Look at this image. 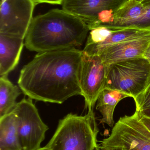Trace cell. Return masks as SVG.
I'll return each mask as SVG.
<instances>
[{"instance_id":"cell-1","label":"cell","mask_w":150,"mask_h":150,"mask_svg":"<svg viewBox=\"0 0 150 150\" xmlns=\"http://www.w3.org/2000/svg\"><path fill=\"white\" fill-rule=\"evenodd\" d=\"M82 55L76 48L38 53L20 71L19 88L32 99L56 104L82 95Z\"/></svg>"},{"instance_id":"cell-2","label":"cell","mask_w":150,"mask_h":150,"mask_svg":"<svg viewBox=\"0 0 150 150\" xmlns=\"http://www.w3.org/2000/svg\"><path fill=\"white\" fill-rule=\"evenodd\" d=\"M90 31L79 18L63 9H53L33 18L24 45L38 53L76 48L83 45Z\"/></svg>"},{"instance_id":"cell-3","label":"cell","mask_w":150,"mask_h":150,"mask_svg":"<svg viewBox=\"0 0 150 150\" xmlns=\"http://www.w3.org/2000/svg\"><path fill=\"white\" fill-rule=\"evenodd\" d=\"M99 131L93 109L83 116L68 114L60 120L46 146L51 150H100Z\"/></svg>"},{"instance_id":"cell-4","label":"cell","mask_w":150,"mask_h":150,"mask_svg":"<svg viewBox=\"0 0 150 150\" xmlns=\"http://www.w3.org/2000/svg\"><path fill=\"white\" fill-rule=\"evenodd\" d=\"M106 67L105 88L122 92L134 99L146 89L150 75V63L144 57L126 60Z\"/></svg>"},{"instance_id":"cell-5","label":"cell","mask_w":150,"mask_h":150,"mask_svg":"<svg viewBox=\"0 0 150 150\" xmlns=\"http://www.w3.org/2000/svg\"><path fill=\"white\" fill-rule=\"evenodd\" d=\"M99 145L101 150H150V131L136 111L133 115L121 117Z\"/></svg>"},{"instance_id":"cell-6","label":"cell","mask_w":150,"mask_h":150,"mask_svg":"<svg viewBox=\"0 0 150 150\" xmlns=\"http://www.w3.org/2000/svg\"><path fill=\"white\" fill-rule=\"evenodd\" d=\"M16 119L18 142L21 150H37L45 140L48 127L41 120L32 99L24 98L12 111Z\"/></svg>"},{"instance_id":"cell-7","label":"cell","mask_w":150,"mask_h":150,"mask_svg":"<svg viewBox=\"0 0 150 150\" xmlns=\"http://www.w3.org/2000/svg\"><path fill=\"white\" fill-rule=\"evenodd\" d=\"M35 6L32 0H1L0 33L25 39Z\"/></svg>"},{"instance_id":"cell-8","label":"cell","mask_w":150,"mask_h":150,"mask_svg":"<svg viewBox=\"0 0 150 150\" xmlns=\"http://www.w3.org/2000/svg\"><path fill=\"white\" fill-rule=\"evenodd\" d=\"M107 67L99 55H91L82 51L80 85L85 107L93 109L100 94L105 88Z\"/></svg>"},{"instance_id":"cell-9","label":"cell","mask_w":150,"mask_h":150,"mask_svg":"<svg viewBox=\"0 0 150 150\" xmlns=\"http://www.w3.org/2000/svg\"><path fill=\"white\" fill-rule=\"evenodd\" d=\"M128 0H63L62 9L82 19L94 28L98 15L104 11H116Z\"/></svg>"},{"instance_id":"cell-10","label":"cell","mask_w":150,"mask_h":150,"mask_svg":"<svg viewBox=\"0 0 150 150\" xmlns=\"http://www.w3.org/2000/svg\"><path fill=\"white\" fill-rule=\"evenodd\" d=\"M150 43V34L142 38L121 42L105 49L99 56L105 65L143 57Z\"/></svg>"},{"instance_id":"cell-11","label":"cell","mask_w":150,"mask_h":150,"mask_svg":"<svg viewBox=\"0 0 150 150\" xmlns=\"http://www.w3.org/2000/svg\"><path fill=\"white\" fill-rule=\"evenodd\" d=\"M24 39L0 33V76H7L20 59Z\"/></svg>"},{"instance_id":"cell-12","label":"cell","mask_w":150,"mask_h":150,"mask_svg":"<svg viewBox=\"0 0 150 150\" xmlns=\"http://www.w3.org/2000/svg\"><path fill=\"white\" fill-rule=\"evenodd\" d=\"M113 32L105 41L85 45L83 52L91 55H99L105 49L113 45L142 38L150 34V31L137 29H112Z\"/></svg>"},{"instance_id":"cell-13","label":"cell","mask_w":150,"mask_h":150,"mask_svg":"<svg viewBox=\"0 0 150 150\" xmlns=\"http://www.w3.org/2000/svg\"><path fill=\"white\" fill-rule=\"evenodd\" d=\"M128 97L130 96L120 91L108 88L104 89L98 98L96 107L102 115L100 123L112 127L114 124V112L116 105L121 100Z\"/></svg>"},{"instance_id":"cell-14","label":"cell","mask_w":150,"mask_h":150,"mask_svg":"<svg viewBox=\"0 0 150 150\" xmlns=\"http://www.w3.org/2000/svg\"><path fill=\"white\" fill-rule=\"evenodd\" d=\"M145 11V7L136 0H128L114 11L113 22L100 26L119 29L122 26L140 18Z\"/></svg>"},{"instance_id":"cell-15","label":"cell","mask_w":150,"mask_h":150,"mask_svg":"<svg viewBox=\"0 0 150 150\" xmlns=\"http://www.w3.org/2000/svg\"><path fill=\"white\" fill-rule=\"evenodd\" d=\"M0 150H21L18 137L16 119L12 112L0 118Z\"/></svg>"},{"instance_id":"cell-16","label":"cell","mask_w":150,"mask_h":150,"mask_svg":"<svg viewBox=\"0 0 150 150\" xmlns=\"http://www.w3.org/2000/svg\"><path fill=\"white\" fill-rule=\"evenodd\" d=\"M21 93L18 87L13 84L7 76L0 77V118L13 111L17 104V98Z\"/></svg>"},{"instance_id":"cell-17","label":"cell","mask_w":150,"mask_h":150,"mask_svg":"<svg viewBox=\"0 0 150 150\" xmlns=\"http://www.w3.org/2000/svg\"><path fill=\"white\" fill-rule=\"evenodd\" d=\"M144 6L145 11L142 16L123 25L119 29L130 28L150 31V5Z\"/></svg>"},{"instance_id":"cell-18","label":"cell","mask_w":150,"mask_h":150,"mask_svg":"<svg viewBox=\"0 0 150 150\" xmlns=\"http://www.w3.org/2000/svg\"><path fill=\"white\" fill-rule=\"evenodd\" d=\"M113 30L104 26H99L91 30L85 45H91L105 41L112 34Z\"/></svg>"},{"instance_id":"cell-19","label":"cell","mask_w":150,"mask_h":150,"mask_svg":"<svg viewBox=\"0 0 150 150\" xmlns=\"http://www.w3.org/2000/svg\"><path fill=\"white\" fill-rule=\"evenodd\" d=\"M134 100L137 112L150 108V89H145Z\"/></svg>"},{"instance_id":"cell-20","label":"cell","mask_w":150,"mask_h":150,"mask_svg":"<svg viewBox=\"0 0 150 150\" xmlns=\"http://www.w3.org/2000/svg\"><path fill=\"white\" fill-rule=\"evenodd\" d=\"M36 4L41 3H48L53 4H62L63 0H32Z\"/></svg>"},{"instance_id":"cell-21","label":"cell","mask_w":150,"mask_h":150,"mask_svg":"<svg viewBox=\"0 0 150 150\" xmlns=\"http://www.w3.org/2000/svg\"><path fill=\"white\" fill-rule=\"evenodd\" d=\"M138 113L139 114V117H140L141 121L144 124V125L149 129V130L150 131V118L140 114L138 112Z\"/></svg>"},{"instance_id":"cell-22","label":"cell","mask_w":150,"mask_h":150,"mask_svg":"<svg viewBox=\"0 0 150 150\" xmlns=\"http://www.w3.org/2000/svg\"><path fill=\"white\" fill-rule=\"evenodd\" d=\"M143 57L145 58L150 63V43L144 54Z\"/></svg>"},{"instance_id":"cell-23","label":"cell","mask_w":150,"mask_h":150,"mask_svg":"<svg viewBox=\"0 0 150 150\" xmlns=\"http://www.w3.org/2000/svg\"><path fill=\"white\" fill-rule=\"evenodd\" d=\"M138 112L140 114L144 116L150 118V108L145 109V110H142V111L139 112Z\"/></svg>"},{"instance_id":"cell-24","label":"cell","mask_w":150,"mask_h":150,"mask_svg":"<svg viewBox=\"0 0 150 150\" xmlns=\"http://www.w3.org/2000/svg\"><path fill=\"white\" fill-rule=\"evenodd\" d=\"M142 3L144 6L150 5V0H144L142 2Z\"/></svg>"},{"instance_id":"cell-25","label":"cell","mask_w":150,"mask_h":150,"mask_svg":"<svg viewBox=\"0 0 150 150\" xmlns=\"http://www.w3.org/2000/svg\"><path fill=\"white\" fill-rule=\"evenodd\" d=\"M37 150H51V149L45 146V147H43V148H40Z\"/></svg>"},{"instance_id":"cell-26","label":"cell","mask_w":150,"mask_h":150,"mask_svg":"<svg viewBox=\"0 0 150 150\" xmlns=\"http://www.w3.org/2000/svg\"><path fill=\"white\" fill-rule=\"evenodd\" d=\"M150 89V75L149 78V82H148V85H147V86H146V89Z\"/></svg>"},{"instance_id":"cell-27","label":"cell","mask_w":150,"mask_h":150,"mask_svg":"<svg viewBox=\"0 0 150 150\" xmlns=\"http://www.w3.org/2000/svg\"><path fill=\"white\" fill-rule=\"evenodd\" d=\"M136 1H138L142 3V2L144 0H136Z\"/></svg>"}]
</instances>
